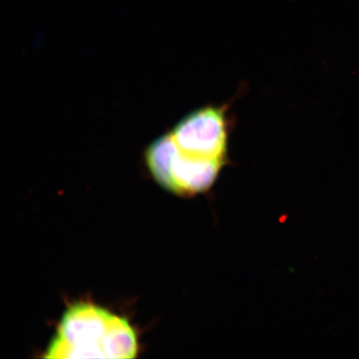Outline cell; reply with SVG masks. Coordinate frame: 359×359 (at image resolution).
Masks as SVG:
<instances>
[{
    "label": "cell",
    "instance_id": "cell-1",
    "mask_svg": "<svg viewBox=\"0 0 359 359\" xmlns=\"http://www.w3.org/2000/svg\"><path fill=\"white\" fill-rule=\"evenodd\" d=\"M137 335L125 318L97 305H72L62 316L46 358H133Z\"/></svg>",
    "mask_w": 359,
    "mask_h": 359
},
{
    "label": "cell",
    "instance_id": "cell-2",
    "mask_svg": "<svg viewBox=\"0 0 359 359\" xmlns=\"http://www.w3.org/2000/svg\"><path fill=\"white\" fill-rule=\"evenodd\" d=\"M147 163L156 181L168 191L192 196L212 187L226 160L190 154L177 145L172 133L152 143Z\"/></svg>",
    "mask_w": 359,
    "mask_h": 359
},
{
    "label": "cell",
    "instance_id": "cell-3",
    "mask_svg": "<svg viewBox=\"0 0 359 359\" xmlns=\"http://www.w3.org/2000/svg\"><path fill=\"white\" fill-rule=\"evenodd\" d=\"M170 133L184 151L210 158L226 160V107H205L195 111L182 119Z\"/></svg>",
    "mask_w": 359,
    "mask_h": 359
}]
</instances>
